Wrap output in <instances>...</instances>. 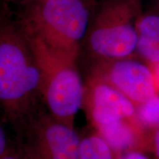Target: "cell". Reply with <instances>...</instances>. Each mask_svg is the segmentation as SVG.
I'll return each instance as SVG.
<instances>
[{
    "instance_id": "1",
    "label": "cell",
    "mask_w": 159,
    "mask_h": 159,
    "mask_svg": "<svg viewBox=\"0 0 159 159\" xmlns=\"http://www.w3.org/2000/svg\"><path fill=\"white\" fill-rule=\"evenodd\" d=\"M89 19L90 8L85 0H39L27 10L21 30L76 60Z\"/></svg>"
},
{
    "instance_id": "13",
    "label": "cell",
    "mask_w": 159,
    "mask_h": 159,
    "mask_svg": "<svg viewBox=\"0 0 159 159\" xmlns=\"http://www.w3.org/2000/svg\"><path fill=\"white\" fill-rule=\"evenodd\" d=\"M6 143H7V141H6V135L5 130L1 127V129H0V155H1V157L5 154Z\"/></svg>"
},
{
    "instance_id": "4",
    "label": "cell",
    "mask_w": 159,
    "mask_h": 159,
    "mask_svg": "<svg viewBox=\"0 0 159 159\" xmlns=\"http://www.w3.org/2000/svg\"><path fill=\"white\" fill-rule=\"evenodd\" d=\"M134 5L133 0H105L89 22L88 47L99 60L128 58L136 50Z\"/></svg>"
},
{
    "instance_id": "3",
    "label": "cell",
    "mask_w": 159,
    "mask_h": 159,
    "mask_svg": "<svg viewBox=\"0 0 159 159\" xmlns=\"http://www.w3.org/2000/svg\"><path fill=\"white\" fill-rule=\"evenodd\" d=\"M41 73L22 31L4 26L0 34V99L16 108L36 91H41Z\"/></svg>"
},
{
    "instance_id": "12",
    "label": "cell",
    "mask_w": 159,
    "mask_h": 159,
    "mask_svg": "<svg viewBox=\"0 0 159 159\" xmlns=\"http://www.w3.org/2000/svg\"><path fill=\"white\" fill-rule=\"evenodd\" d=\"M119 159H149L144 154L141 153L139 152H136V151H133L130 152L128 153L125 154L124 156L120 157Z\"/></svg>"
},
{
    "instance_id": "16",
    "label": "cell",
    "mask_w": 159,
    "mask_h": 159,
    "mask_svg": "<svg viewBox=\"0 0 159 159\" xmlns=\"http://www.w3.org/2000/svg\"><path fill=\"white\" fill-rule=\"evenodd\" d=\"M1 159H19V158L15 156H12V155H5V156H3V157H1Z\"/></svg>"
},
{
    "instance_id": "8",
    "label": "cell",
    "mask_w": 159,
    "mask_h": 159,
    "mask_svg": "<svg viewBox=\"0 0 159 159\" xmlns=\"http://www.w3.org/2000/svg\"><path fill=\"white\" fill-rule=\"evenodd\" d=\"M136 27L138 33L136 51L153 66L159 62V16L143 17Z\"/></svg>"
},
{
    "instance_id": "9",
    "label": "cell",
    "mask_w": 159,
    "mask_h": 159,
    "mask_svg": "<svg viewBox=\"0 0 159 159\" xmlns=\"http://www.w3.org/2000/svg\"><path fill=\"white\" fill-rule=\"evenodd\" d=\"M130 120H122L97 127L99 136L112 150L123 151L131 148L137 140L136 128Z\"/></svg>"
},
{
    "instance_id": "10",
    "label": "cell",
    "mask_w": 159,
    "mask_h": 159,
    "mask_svg": "<svg viewBox=\"0 0 159 159\" xmlns=\"http://www.w3.org/2000/svg\"><path fill=\"white\" fill-rule=\"evenodd\" d=\"M80 159H114L112 150L100 136L91 135L81 140Z\"/></svg>"
},
{
    "instance_id": "11",
    "label": "cell",
    "mask_w": 159,
    "mask_h": 159,
    "mask_svg": "<svg viewBox=\"0 0 159 159\" xmlns=\"http://www.w3.org/2000/svg\"><path fill=\"white\" fill-rule=\"evenodd\" d=\"M136 119L149 128L159 127V94L136 106Z\"/></svg>"
},
{
    "instance_id": "2",
    "label": "cell",
    "mask_w": 159,
    "mask_h": 159,
    "mask_svg": "<svg viewBox=\"0 0 159 159\" xmlns=\"http://www.w3.org/2000/svg\"><path fill=\"white\" fill-rule=\"evenodd\" d=\"M21 30L41 70V92L49 111L57 122L72 127L84 99L76 60L53 50L38 37Z\"/></svg>"
},
{
    "instance_id": "7",
    "label": "cell",
    "mask_w": 159,
    "mask_h": 159,
    "mask_svg": "<svg viewBox=\"0 0 159 159\" xmlns=\"http://www.w3.org/2000/svg\"><path fill=\"white\" fill-rule=\"evenodd\" d=\"M80 142L72 127L57 121L41 125L39 136L40 159H80Z\"/></svg>"
},
{
    "instance_id": "15",
    "label": "cell",
    "mask_w": 159,
    "mask_h": 159,
    "mask_svg": "<svg viewBox=\"0 0 159 159\" xmlns=\"http://www.w3.org/2000/svg\"><path fill=\"white\" fill-rule=\"evenodd\" d=\"M152 71H153L155 80H156V86L157 89H158V92L159 91V62L153 66V69H152Z\"/></svg>"
},
{
    "instance_id": "5",
    "label": "cell",
    "mask_w": 159,
    "mask_h": 159,
    "mask_svg": "<svg viewBox=\"0 0 159 159\" xmlns=\"http://www.w3.org/2000/svg\"><path fill=\"white\" fill-rule=\"evenodd\" d=\"M94 76L114 86L136 106L158 94L153 71L134 60H99Z\"/></svg>"
},
{
    "instance_id": "14",
    "label": "cell",
    "mask_w": 159,
    "mask_h": 159,
    "mask_svg": "<svg viewBox=\"0 0 159 159\" xmlns=\"http://www.w3.org/2000/svg\"><path fill=\"white\" fill-rule=\"evenodd\" d=\"M154 148H155V152L158 158L159 159V127L157 130L156 135H155L154 138Z\"/></svg>"
},
{
    "instance_id": "6",
    "label": "cell",
    "mask_w": 159,
    "mask_h": 159,
    "mask_svg": "<svg viewBox=\"0 0 159 159\" xmlns=\"http://www.w3.org/2000/svg\"><path fill=\"white\" fill-rule=\"evenodd\" d=\"M93 121L97 127L136 118V106L104 80L94 76L87 87Z\"/></svg>"
}]
</instances>
